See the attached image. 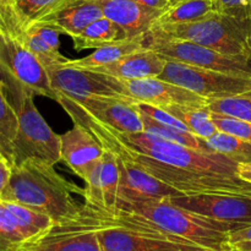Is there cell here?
I'll list each match as a JSON object with an SVG mask.
<instances>
[{
    "mask_svg": "<svg viewBox=\"0 0 251 251\" xmlns=\"http://www.w3.org/2000/svg\"><path fill=\"white\" fill-rule=\"evenodd\" d=\"M74 194L83 196L85 189L63 178L54 166L27 161L11 167V176L0 199L44 213L58 225L80 213L82 205L76 202Z\"/></svg>",
    "mask_w": 251,
    "mask_h": 251,
    "instance_id": "obj_1",
    "label": "cell"
},
{
    "mask_svg": "<svg viewBox=\"0 0 251 251\" xmlns=\"http://www.w3.org/2000/svg\"><path fill=\"white\" fill-rule=\"evenodd\" d=\"M114 212L141 221L167 234L211 251H232L229 233L240 228L179 207L172 202L171 198L122 206Z\"/></svg>",
    "mask_w": 251,
    "mask_h": 251,
    "instance_id": "obj_2",
    "label": "cell"
},
{
    "mask_svg": "<svg viewBox=\"0 0 251 251\" xmlns=\"http://www.w3.org/2000/svg\"><path fill=\"white\" fill-rule=\"evenodd\" d=\"M0 87L17 117L12 145V166L37 161L55 166L60 162V135L51 130L34 105L36 93L0 70Z\"/></svg>",
    "mask_w": 251,
    "mask_h": 251,
    "instance_id": "obj_3",
    "label": "cell"
},
{
    "mask_svg": "<svg viewBox=\"0 0 251 251\" xmlns=\"http://www.w3.org/2000/svg\"><path fill=\"white\" fill-rule=\"evenodd\" d=\"M83 206L95 223L102 251H211L120 212L86 201Z\"/></svg>",
    "mask_w": 251,
    "mask_h": 251,
    "instance_id": "obj_4",
    "label": "cell"
},
{
    "mask_svg": "<svg viewBox=\"0 0 251 251\" xmlns=\"http://www.w3.org/2000/svg\"><path fill=\"white\" fill-rule=\"evenodd\" d=\"M250 20L239 21L213 11L199 21L152 27L150 32L193 42L226 55L247 56L251 60Z\"/></svg>",
    "mask_w": 251,
    "mask_h": 251,
    "instance_id": "obj_5",
    "label": "cell"
},
{
    "mask_svg": "<svg viewBox=\"0 0 251 251\" xmlns=\"http://www.w3.org/2000/svg\"><path fill=\"white\" fill-rule=\"evenodd\" d=\"M107 127L125 147L162 163L189 169V171L213 172V173L227 174V176H239L237 162L232 161L225 154H221L218 152L211 151V150L191 149V147L162 140L146 131L122 134V132L115 131L112 127Z\"/></svg>",
    "mask_w": 251,
    "mask_h": 251,
    "instance_id": "obj_6",
    "label": "cell"
},
{
    "mask_svg": "<svg viewBox=\"0 0 251 251\" xmlns=\"http://www.w3.org/2000/svg\"><path fill=\"white\" fill-rule=\"evenodd\" d=\"M123 147L145 171L166 183L167 185L178 190L181 195L193 196L216 194V195H237L251 198V184L243 180L239 176H227V174L213 173V172L178 168L150 158L134 150L127 149L124 145Z\"/></svg>",
    "mask_w": 251,
    "mask_h": 251,
    "instance_id": "obj_7",
    "label": "cell"
},
{
    "mask_svg": "<svg viewBox=\"0 0 251 251\" xmlns=\"http://www.w3.org/2000/svg\"><path fill=\"white\" fill-rule=\"evenodd\" d=\"M145 47L159 53L167 60L178 61L230 75L251 77V60L247 56L226 55L193 42L169 38L150 31L146 33Z\"/></svg>",
    "mask_w": 251,
    "mask_h": 251,
    "instance_id": "obj_8",
    "label": "cell"
},
{
    "mask_svg": "<svg viewBox=\"0 0 251 251\" xmlns=\"http://www.w3.org/2000/svg\"><path fill=\"white\" fill-rule=\"evenodd\" d=\"M159 78L193 91L206 100L232 97L251 90V77L167 60Z\"/></svg>",
    "mask_w": 251,
    "mask_h": 251,
    "instance_id": "obj_9",
    "label": "cell"
},
{
    "mask_svg": "<svg viewBox=\"0 0 251 251\" xmlns=\"http://www.w3.org/2000/svg\"><path fill=\"white\" fill-rule=\"evenodd\" d=\"M50 86L56 96L76 97H114L136 103L129 97L124 81L98 73L92 69L78 68L66 63L48 66Z\"/></svg>",
    "mask_w": 251,
    "mask_h": 251,
    "instance_id": "obj_10",
    "label": "cell"
},
{
    "mask_svg": "<svg viewBox=\"0 0 251 251\" xmlns=\"http://www.w3.org/2000/svg\"><path fill=\"white\" fill-rule=\"evenodd\" d=\"M0 70L36 95L58 100L43 64L9 31L0 34Z\"/></svg>",
    "mask_w": 251,
    "mask_h": 251,
    "instance_id": "obj_11",
    "label": "cell"
},
{
    "mask_svg": "<svg viewBox=\"0 0 251 251\" xmlns=\"http://www.w3.org/2000/svg\"><path fill=\"white\" fill-rule=\"evenodd\" d=\"M21 251H102L97 230L82 205L75 218L54 226L47 234Z\"/></svg>",
    "mask_w": 251,
    "mask_h": 251,
    "instance_id": "obj_12",
    "label": "cell"
},
{
    "mask_svg": "<svg viewBox=\"0 0 251 251\" xmlns=\"http://www.w3.org/2000/svg\"><path fill=\"white\" fill-rule=\"evenodd\" d=\"M171 201L176 206L210 220L244 227L251 225V198L237 195L174 196Z\"/></svg>",
    "mask_w": 251,
    "mask_h": 251,
    "instance_id": "obj_13",
    "label": "cell"
},
{
    "mask_svg": "<svg viewBox=\"0 0 251 251\" xmlns=\"http://www.w3.org/2000/svg\"><path fill=\"white\" fill-rule=\"evenodd\" d=\"M70 100L96 122L107 125L115 131L122 134H135V132L144 131V124L139 110L135 107V103L120 98L100 97V96L76 97Z\"/></svg>",
    "mask_w": 251,
    "mask_h": 251,
    "instance_id": "obj_14",
    "label": "cell"
},
{
    "mask_svg": "<svg viewBox=\"0 0 251 251\" xmlns=\"http://www.w3.org/2000/svg\"><path fill=\"white\" fill-rule=\"evenodd\" d=\"M126 92L135 102L147 103L164 108L169 105L186 107H207V100L193 91L159 77L124 81Z\"/></svg>",
    "mask_w": 251,
    "mask_h": 251,
    "instance_id": "obj_15",
    "label": "cell"
},
{
    "mask_svg": "<svg viewBox=\"0 0 251 251\" xmlns=\"http://www.w3.org/2000/svg\"><path fill=\"white\" fill-rule=\"evenodd\" d=\"M103 153L102 145L82 125L75 124L73 129L60 135V162L83 181L100 163Z\"/></svg>",
    "mask_w": 251,
    "mask_h": 251,
    "instance_id": "obj_16",
    "label": "cell"
},
{
    "mask_svg": "<svg viewBox=\"0 0 251 251\" xmlns=\"http://www.w3.org/2000/svg\"><path fill=\"white\" fill-rule=\"evenodd\" d=\"M103 16L119 25L127 38L146 34L164 10L145 6L134 0H98Z\"/></svg>",
    "mask_w": 251,
    "mask_h": 251,
    "instance_id": "obj_17",
    "label": "cell"
},
{
    "mask_svg": "<svg viewBox=\"0 0 251 251\" xmlns=\"http://www.w3.org/2000/svg\"><path fill=\"white\" fill-rule=\"evenodd\" d=\"M76 1L78 0H11L0 10V22L6 31L16 33Z\"/></svg>",
    "mask_w": 251,
    "mask_h": 251,
    "instance_id": "obj_18",
    "label": "cell"
},
{
    "mask_svg": "<svg viewBox=\"0 0 251 251\" xmlns=\"http://www.w3.org/2000/svg\"><path fill=\"white\" fill-rule=\"evenodd\" d=\"M167 59L157 51L146 48L134 51L109 65L92 69L98 73L117 77L122 81L158 77L166 66Z\"/></svg>",
    "mask_w": 251,
    "mask_h": 251,
    "instance_id": "obj_19",
    "label": "cell"
},
{
    "mask_svg": "<svg viewBox=\"0 0 251 251\" xmlns=\"http://www.w3.org/2000/svg\"><path fill=\"white\" fill-rule=\"evenodd\" d=\"M100 17H103V11L98 0H78L41 22L50 25L60 34H68L73 38Z\"/></svg>",
    "mask_w": 251,
    "mask_h": 251,
    "instance_id": "obj_20",
    "label": "cell"
},
{
    "mask_svg": "<svg viewBox=\"0 0 251 251\" xmlns=\"http://www.w3.org/2000/svg\"><path fill=\"white\" fill-rule=\"evenodd\" d=\"M145 41H146V34H141V36L134 37V38H125L122 41L113 42L107 46L100 47L83 58L74 59V60L68 59L65 63L69 65L85 69L100 68V66L115 63V61L120 60L122 58L134 53V51L144 49Z\"/></svg>",
    "mask_w": 251,
    "mask_h": 251,
    "instance_id": "obj_21",
    "label": "cell"
},
{
    "mask_svg": "<svg viewBox=\"0 0 251 251\" xmlns=\"http://www.w3.org/2000/svg\"><path fill=\"white\" fill-rule=\"evenodd\" d=\"M127 38L124 29L107 17H100L88 25L81 33L73 37L74 46L77 50L97 49L113 42Z\"/></svg>",
    "mask_w": 251,
    "mask_h": 251,
    "instance_id": "obj_22",
    "label": "cell"
},
{
    "mask_svg": "<svg viewBox=\"0 0 251 251\" xmlns=\"http://www.w3.org/2000/svg\"><path fill=\"white\" fill-rule=\"evenodd\" d=\"M2 202L16 220L17 225L28 240V244L43 237L55 226V222L44 213L12 201L2 200Z\"/></svg>",
    "mask_w": 251,
    "mask_h": 251,
    "instance_id": "obj_23",
    "label": "cell"
},
{
    "mask_svg": "<svg viewBox=\"0 0 251 251\" xmlns=\"http://www.w3.org/2000/svg\"><path fill=\"white\" fill-rule=\"evenodd\" d=\"M211 0H180L176 4L169 5L163 14L156 20L152 27L167 26V25H180L199 21L212 14Z\"/></svg>",
    "mask_w": 251,
    "mask_h": 251,
    "instance_id": "obj_24",
    "label": "cell"
},
{
    "mask_svg": "<svg viewBox=\"0 0 251 251\" xmlns=\"http://www.w3.org/2000/svg\"><path fill=\"white\" fill-rule=\"evenodd\" d=\"M164 110L180 120L190 132L200 139H207L217 132L211 112L207 107H186V105H169Z\"/></svg>",
    "mask_w": 251,
    "mask_h": 251,
    "instance_id": "obj_25",
    "label": "cell"
},
{
    "mask_svg": "<svg viewBox=\"0 0 251 251\" xmlns=\"http://www.w3.org/2000/svg\"><path fill=\"white\" fill-rule=\"evenodd\" d=\"M104 150L103 158L100 167V184L102 190L103 208L109 212L117 210L118 189H119V167H118L117 156L114 152L108 149Z\"/></svg>",
    "mask_w": 251,
    "mask_h": 251,
    "instance_id": "obj_26",
    "label": "cell"
},
{
    "mask_svg": "<svg viewBox=\"0 0 251 251\" xmlns=\"http://www.w3.org/2000/svg\"><path fill=\"white\" fill-rule=\"evenodd\" d=\"M208 150L225 154L232 161L240 163L251 162V142L244 139L227 134L223 131H217L207 139H202Z\"/></svg>",
    "mask_w": 251,
    "mask_h": 251,
    "instance_id": "obj_27",
    "label": "cell"
},
{
    "mask_svg": "<svg viewBox=\"0 0 251 251\" xmlns=\"http://www.w3.org/2000/svg\"><path fill=\"white\" fill-rule=\"evenodd\" d=\"M14 34L22 42V44L27 49H29L39 59V61L43 64L44 68L55 65V64L65 63L68 60L60 51L55 50L48 43H46L43 38L38 34V32L32 26L21 32H16Z\"/></svg>",
    "mask_w": 251,
    "mask_h": 251,
    "instance_id": "obj_28",
    "label": "cell"
},
{
    "mask_svg": "<svg viewBox=\"0 0 251 251\" xmlns=\"http://www.w3.org/2000/svg\"><path fill=\"white\" fill-rule=\"evenodd\" d=\"M16 132V113L0 87V151L10 166L12 163V145Z\"/></svg>",
    "mask_w": 251,
    "mask_h": 251,
    "instance_id": "obj_29",
    "label": "cell"
},
{
    "mask_svg": "<svg viewBox=\"0 0 251 251\" xmlns=\"http://www.w3.org/2000/svg\"><path fill=\"white\" fill-rule=\"evenodd\" d=\"M28 240L0 199V251H21Z\"/></svg>",
    "mask_w": 251,
    "mask_h": 251,
    "instance_id": "obj_30",
    "label": "cell"
},
{
    "mask_svg": "<svg viewBox=\"0 0 251 251\" xmlns=\"http://www.w3.org/2000/svg\"><path fill=\"white\" fill-rule=\"evenodd\" d=\"M207 108L212 113L238 118L251 123V90L232 97L208 100Z\"/></svg>",
    "mask_w": 251,
    "mask_h": 251,
    "instance_id": "obj_31",
    "label": "cell"
},
{
    "mask_svg": "<svg viewBox=\"0 0 251 251\" xmlns=\"http://www.w3.org/2000/svg\"><path fill=\"white\" fill-rule=\"evenodd\" d=\"M211 117L218 131L227 132V134L234 135L251 142V123L212 112H211Z\"/></svg>",
    "mask_w": 251,
    "mask_h": 251,
    "instance_id": "obj_32",
    "label": "cell"
},
{
    "mask_svg": "<svg viewBox=\"0 0 251 251\" xmlns=\"http://www.w3.org/2000/svg\"><path fill=\"white\" fill-rule=\"evenodd\" d=\"M216 14L245 21L251 19V0H211Z\"/></svg>",
    "mask_w": 251,
    "mask_h": 251,
    "instance_id": "obj_33",
    "label": "cell"
},
{
    "mask_svg": "<svg viewBox=\"0 0 251 251\" xmlns=\"http://www.w3.org/2000/svg\"><path fill=\"white\" fill-rule=\"evenodd\" d=\"M237 243H251V225L237 228L229 233V244L233 245Z\"/></svg>",
    "mask_w": 251,
    "mask_h": 251,
    "instance_id": "obj_34",
    "label": "cell"
},
{
    "mask_svg": "<svg viewBox=\"0 0 251 251\" xmlns=\"http://www.w3.org/2000/svg\"><path fill=\"white\" fill-rule=\"evenodd\" d=\"M11 176V166L6 159H0V195L6 188Z\"/></svg>",
    "mask_w": 251,
    "mask_h": 251,
    "instance_id": "obj_35",
    "label": "cell"
},
{
    "mask_svg": "<svg viewBox=\"0 0 251 251\" xmlns=\"http://www.w3.org/2000/svg\"><path fill=\"white\" fill-rule=\"evenodd\" d=\"M134 1L139 2V4L145 5V6L153 7V9H159V10H166L167 7H169L171 2L169 0H134Z\"/></svg>",
    "mask_w": 251,
    "mask_h": 251,
    "instance_id": "obj_36",
    "label": "cell"
},
{
    "mask_svg": "<svg viewBox=\"0 0 251 251\" xmlns=\"http://www.w3.org/2000/svg\"><path fill=\"white\" fill-rule=\"evenodd\" d=\"M238 174L243 180L251 184V162L238 164Z\"/></svg>",
    "mask_w": 251,
    "mask_h": 251,
    "instance_id": "obj_37",
    "label": "cell"
},
{
    "mask_svg": "<svg viewBox=\"0 0 251 251\" xmlns=\"http://www.w3.org/2000/svg\"><path fill=\"white\" fill-rule=\"evenodd\" d=\"M232 251H251V243H237L230 245Z\"/></svg>",
    "mask_w": 251,
    "mask_h": 251,
    "instance_id": "obj_38",
    "label": "cell"
},
{
    "mask_svg": "<svg viewBox=\"0 0 251 251\" xmlns=\"http://www.w3.org/2000/svg\"><path fill=\"white\" fill-rule=\"evenodd\" d=\"M10 1H11V0H0V10H1L4 6H6Z\"/></svg>",
    "mask_w": 251,
    "mask_h": 251,
    "instance_id": "obj_39",
    "label": "cell"
},
{
    "mask_svg": "<svg viewBox=\"0 0 251 251\" xmlns=\"http://www.w3.org/2000/svg\"><path fill=\"white\" fill-rule=\"evenodd\" d=\"M5 32H6V28H5V27H4V25H2L1 22H0V34L5 33Z\"/></svg>",
    "mask_w": 251,
    "mask_h": 251,
    "instance_id": "obj_40",
    "label": "cell"
},
{
    "mask_svg": "<svg viewBox=\"0 0 251 251\" xmlns=\"http://www.w3.org/2000/svg\"><path fill=\"white\" fill-rule=\"evenodd\" d=\"M178 1H180V0H169V2H171V5H172V4H176V2H178Z\"/></svg>",
    "mask_w": 251,
    "mask_h": 251,
    "instance_id": "obj_41",
    "label": "cell"
},
{
    "mask_svg": "<svg viewBox=\"0 0 251 251\" xmlns=\"http://www.w3.org/2000/svg\"><path fill=\"white\" fill-rule=\"evenodd\" d=\"M250 50H251V20H250Z\"/></svg>",
    "mask_w": 251,
    "mask_h": 251,
    "instance_id": "obj_42",
    "label": "cell"
},
{
    "mask_svg": "<svg viewBox=\"0 0 251 251\" xmlns=\"http://www.w3.org/2000/svg\"><path fill=\"white\" fill-rule=\"evenodd\" d=\"M0 159H5V158H4V156H2L1 151H0Z\"/></svg>",
    "mask_w": 251,
    "mask_h": 251,
    "instance_id": "obj_43",
    "label": "cell"
}]
</instances>
